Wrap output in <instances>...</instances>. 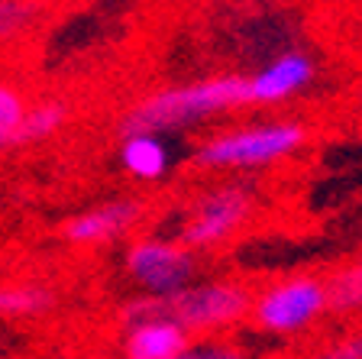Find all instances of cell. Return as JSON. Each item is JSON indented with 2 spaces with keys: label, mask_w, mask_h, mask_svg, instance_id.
Wrapping results in <instances>:
<instances>
[{
  "label": "cell",
  "mask_w": 362,
  "mask_h": 359,
  "mask_svg": "<svg viewBox=\"0 0 362 359\" xmlns=\"http://www.w3.org/2000/svg\"><path fill=\"white\" fill-rule=\"evenodd\" d=\"M252 292L233 278H204L191 282L188 288L168 295V298H149L136 295L133 301L120 307V324L129 327L146 317H168L178 327H185L191 337H223L226 330L249 321Z\"/></svg>",
  "instance_id": "1"
},
{
  "label": "cell",
  "mask_w": 362,
  "mask_h": 359,
  "mask_svg": "<svg viewBox=\"0 0 362 359\" xmlns=\"http://www.w3.org/2000/svg\"><path fill=\"white\" fill-rule=\"evenodd\" d=\"M249 104V81L246 78H214L185 88L158 91L143 104H136L123 120V133H162L178 130L191 120L211 117V113L230 110V107Z\"/></svg>",
  "instance_id": "2"
},
{
  "label": "cell",
  "mask_w": 362,
  "mask_h": 359,
  "mask_svg": "<svg viewBox=\"0 0 362 359\" xmlns=\"http://www.w3.org/2000/svg\"><path fill=\"white\" fill-rule=\"evenodd\" d=\"M327 311V285L320 275L298 272L265 285L262 292H252L249 324L275 340H294L320 327Z\"/></svg>",
  "instance_id": "3"
},
{
  "label": "cell",
  "mask_w": 362,
  "mask_h": 359,
  "mask_svg": "<svg viewBox=\"0 0 362 359\" xmlns=\"http://www.w3.org/2000/svg\"><path fill=\"white\" fill-rule=\"evenodd\" d=\"M256 210V198L246 185H217L207 188L194 204L178 230V243L194 249H214L226 239H233L249 224Z\"/></svg>",
  "instance_id": "4"
},
{
  "label": "cell",
  "mask_w": 362,
  "mask_h": 359,
  "mask_svg": "<svg viewBox=\"0 0 362 359\" xmlns=\"http://www.w3.org/2000/svg\"><path fill=\"white\" fill-rule=\"evenodd\" d=\"M304 142L301 123H269V127L223 133L201 146L197 165L204 169H262L291 156Z\"/></svg>",
  "instance_id": "5"
},
{
  "label": "cell",
  "mask_w": 362,
  "mask_h": 359,
  "mask_svg": "<svg viewBox=\"0 0 362 359\" xmlns=\"http://www.w3.org/2000/svg\"><path fill=\"white\" fill-rule=\"evenodd\" d=\"M123 269H127L129 282L139 288V295L168 298L197 278V256L175 239L143 237L127 246Z\"/></svg>",
  "instance_id": "6"
},
{
  "label": "cell",
  "mask_w": 362,
  "mask_h": 359,
  "mask_svg": "<svg viewBox=\"0 0 362 359\" xmlns=\"http://www.w3.org/2000/svg\"><path fill=\"white\" fill-rule=\"evenodd\" d=\"M146 207L136 198H117V201L98 204V207L84 210L78 217H71L65 224V239L75 246H104L113 239L127 237L129 230L139 227Z\"/></svg>",
  "instance_id": "7"
},
{
  "label": "cell",
  "mask_w": 362,
  "mask_h": 359,
  "mask_svg": "<svg viewBox=\"0 0 362 359\" xmlns=\"http://www.w3.org/2000/svg\"><path fill=\"white\" fill-rule=\"evenodd\" d=\"M191 334L168 317H146L123 327V359H178L191 346Z\"/></svg>",
  "instance_id": "8"
},
{
  "label": "cell",
  "mask_w": 362,
  "mask_h": 359,
  "mask_svg": "<svg viewBox=\"0 0 362 359\" xmlns=\"http://www.w3.org/2000/svg\"><path fill=\"white\" fill-rule=\"evenodd\" d=\"M314 78V65L308 55L288 52L265 65L252 81H249V104H275V101L288 98L294 91H301L304 84Z\"/></svg>",
  "instance_id": "9"
},
{
  "label": "cell",
  "mask_w": 362,
  "mask_h": 359,
  "mask_svg": "<svg viewBox=\"0 0 362 359\" xmlns=\"http://www.w3.org/2000/svg\"><path fill=\"white\" fill-rule=\"evenodd\" d=\"M120 162L133 178L158 181L168 172V149L156 133H129L127 139H123Z\"/></svg>",
  "instance_id": "10"
},
{
  "label": "cell",
  "mask_w": 362,
  "mask_h": 359,
  "mask_svg": "<svg viewBox=\"0 0 362 359\" xmlns=\"http://www.w3.org/2000/svg\"><path fill=\"white\" fill-rule=\"evenodd\" d=\"M327 285V311L333 317L362 314V259L339 266L324 278Z\"/></svg>",
  "instance_id": "11"
},
{
  "label": "cell",
  "mask_w": 362,
  "mask_h": 359,
  "mask_svg": "<svg viewBox=\"0 0 362 359\" xmlns=\"http://www.w3.org/2000/svg\"><path fill=\"white\" fill-rule=\"evenodd\" d=\"M55 307L45 285H0V321H33Z\"/></svg>",
  "instance_id": "12"
},
{
  "label": "cell",
  "mask_w": 362,
  "mask_h": 359,
  "mask_svg": "<svg viewBox=\"0 0 362 359\" xmlns=\"http://www.w3.org/2000/svg\"><path fill=\"white\" fill-rule=\"evenodd\" d=\"M68 110L62 104H39L33 110H26L20 123V142H39V139H49L62 130L65 123Z\"/></svg>",
  "instance_id": "13"
},
{
  "label": "cell",
  "mask_w": 362,
  "mask_h": 359,
  "mask_svg": "<svg viewBox=\"0 0 362 359\" xmlns=\"http://www.w3.org/2000/svg\"><path fill=\"white\" fill-rule=\"evenodd\" d=\"M178 359H252L243 343L230 337H197Z\"/></svg>",
  "instance_id": "14"
},
{
  "label": "cell",
  "mask_w": 362,
  "mask_h": 359,
  "mask_svg": "<svg viewBox=\"0 0 362 359\" xmlns=\"http://www.w3.org/2000/svg\"><path fill=\"white\" fill-rule=\"evenodd\" d=\"M301 359H362V327H353L327 343L314 346Z\"/></svg>",
  "instance_id": "15"
},
{
  "label": "cell",
  "mask_w": 362,
  "mask_h": 359,
  "mask_svg": "<svg viewBox=\"0 0 362 359\" xmlns=\"http://www.w3.org/2000/svg\"><path fill=\"white\" fill-rule=\"evenodd\" d=\"M33 20V7L23 0H0V42L26 30Z\"/></svg>",
  "instance_id": "16"
},
{
  "label": "cell",
  "mask_w": 362,
  "mask_h": 359,
  "mask_svg": "<svg viewBox=\"0 0 362 359\" xmlns=\"http://www.w3.org/2000/svg\"><path fill=\"white\" fill-rule=\"evenodd\" d=\"M26 117V107H23V98L13 88L0 84V130L4 133H13L16 142H20V123Z\"/></svg>",
  "instance_id": "17"
},
{
  "label": "cell",
  "mask_w": 362,
  "mask_h": 359,
  "mask_svg": "<svg viewBox=\"0 0 362 359\" xmlns=\"http://www.w3.org/2000/svg\"><path fill=\"white\" fill-rule=\"evenodd\" d=\"M10 146H16V136H13V133H4V130H0V152L10 149Z\"/></svg>",
  "instance_id": "18"
}]
</instances>
